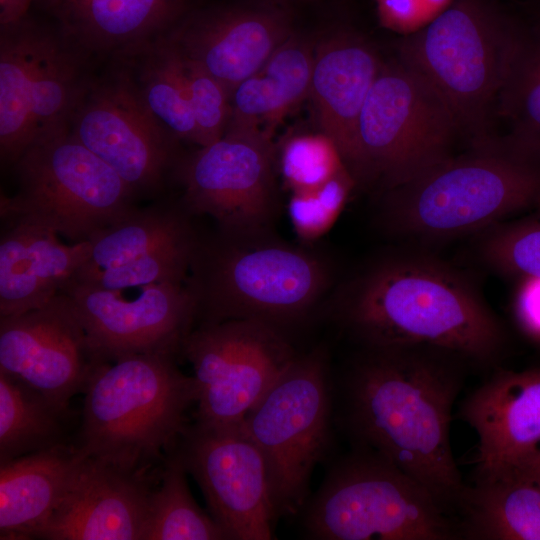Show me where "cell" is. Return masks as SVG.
<instances>
[{
	"instance_id": "1f68e13d",
	"label": "cell",
	"mask_w": 540,
	"mask_h": 540,
	"mask_svg": "<svg viewBox=\"0 0 540 540\" xmlns=\"http://www.w3.org/2000/svg\"><path fill=\"white\" fill-rule=\"evenodd\" d=\"M198 239L155 249L117 266L81 271L70 281L106 290L135 289L163 282H186Z\"/></svg>"
},
{
	"instance_id": "8fae6325",
	"label": "cell",
	"mask_w": 540,
	"mask_h": 540,
	"mask_svg": "<svg viewBox=\"0 0 540 540\" xmlns=\"http://www.w3.org/2000/svg\"><path fill=\"white\" fill-rule=\"evenodd\" d=\"M188 280L204 322L256 319L271 325L301 317L323 292L327 275L314 257L280 246L204 247Z\"/></svg>"
},
{
	"instance_id": "ab89813d",
	"label": "cell",
	"mask_w": 540,
	"mask_h": 540,
	"mask_svg": "<svg viewBox=\"0 0 540 540\" xmlns=\"http://www.w3.org/2000/svg\"><path fill=\"white\" fill-rule=\"evenodd\" d=\"M36 0H0L1 27L15 24L25 17Z\"/></svg>"
},
{
	"instance_id": "484cf974",
	"label": "cell",
	"mask_w": 540,
	"mask_h": 540,
	"mask_svg": "<svg viewBox=\"0 0 540 540\" xmlns=\"http://www.w3.org/2000/svg\"><path fill=\"white\" fill-rule=\"evenodd\" d=\"M460 539L540 540V486L517 478L475 481L458 512Z\"/></svg>"
},
{
	"instance_id": "f1b7e54d",
	"label": "cell",
	"mask_w": 540,
	"mask_h": 540,
	"mask_svg": "<svg viewBox=\"0 0 540 540\" xmlns=\"http://www.w3.org/2000/svg\"><path fill=\"white\" fill-rule=\"evenodd\" d=\"M188 212L184 204L179 207L166 202L134 207L89 240L90 257L78 272L117 266L160 247L195 238Z\"/></svg>"
},
{
	"instance_id": "9a60e30c",
	"label": "cell",
	"mask_w": 540,
	"mask_h": 540,
	"mask_svg": "<svg viewBox=\"0 0 540 540\" xmlns=\"http://www.w3.org/2000/svg\"><path fill=\"white\" fill-rule=\"evenodd\" d=\"M177 450L230 540L274 538L279 518L265 463L243 422L214 426L196 421L180 437Z\"/></svg>"
},
{
	"instance_id": "d590c367",
	"label": "cell",
	"mask_w": 540,
	"mask_h": 540,
	"mask_svg": "<svg viewBox=\"0 0 540 540\" xmlns=\"http://www.w3.org/2000/svg\"><path fill=\"white\" fill-rule=\"evenodd\" d=\"M183 63L185 85L197 131L196 144L206 146L222 138L226 132L231 114V94L198 64L184 57Z\"/></svg>"
},
{
	"instance_id": "4dcf8cb0",
	"label": "cell",
	"mask_w": 540,
	"mask_h": 540,
	"mask_svg": "<svg viewBox=\"0 0 540 540\" xmlns=\"http://www.w3.org/2000/svg\"><path fill=\"white\" fill-rule=\"evenodd\" d=\"M497 111L508 120L509 133L540 146V23L524 28Z\"/></svg>"
},
{
	"instance_id": "ba28073f",
	"label": "cell",
	"mask_w": 540,
	"mask_h": 540,
	"mask_svg": "<svg viewBox=\"0 0 540 540\" xmlns=\"http://www.w3.org/2000/svg\"><path fill=\"white\" fill-rule=\"evenodd\" d=\"M460 131L449 105L400 59L382 63L363 105L351 174L388 191L451 155Z\"/></svg>"
},
{
	"instance_id": "7c38bea8",
	"label": "cell",
	"mask_w": 540,
	"mask_h": 540,
	"mask_svg": "<svg viewBox=\"0 0 540 540\" xmlns=\"http://www.w3.org/2000/svg\"><path fill=\"white\" fill-rule=\"evenodd\" d=\"M181 351L197 388V422L242 423L296 355L269 323L256 319L203 322L185 338Z\"/></svg>"
},
{
	"instance_id": "5bb4252c",
	"label": "cell",
	"mask_w": 540,
	"mask_h": 540,
	"mask_svg": "<svg viewBox=\"0 0 540 540\" xmlns=\"http://www.w3.org/2000/svg\"><path fill=\"white\" fill-rule=\"evenodd\" d=\"M271 138L258 129L228 128L219 140L178 160L189 212L213 217L226 236L260 229L273 207Z\"/></svg>"
},
{
	"instance_id": "cb8c5ba5",
	"label": "cell",
	"mask_w": 540,
	"mask_h": 540,
	"mask_svg": "<svg viewBox=\"0 0 540 540\" xmlns=\"http://www.w3.org/2000/svg\"><path fill=\"white\" fill-rule=\"evenodd\" d=\"M87 457L72 442L1 464L0 539H33L71 487Z\"/></svg>"
},
{
	"instance_id": "4fadbf2b",
	"label": "cell",
	"mask_w": 540,
	"mask_h": 540,
	"mask_svg": "<svg viewBox=\"0 0 540 540\" xmlns=\"http://www.w3.org/2000/svg\"><path fill=\"white\" fill-rule=\"evenodd\" d=\"M68 125L136 197L157 195L179 160L177 139L150 111L126 65L103 79L88 80Z\"/></svg>"
},
{
	"instance_id": "83f0119b",
	"label": "cell",
	"mask_w": 540,
	"mask_h": 540,
	"mask_svg": "<svg viewBox=\"0 0 540 540\" xmlns=\"http://www.w3.org/2000/svg\"><path fill=\"white\" fill-rule=\"evenodd\" d=\"M126 63L146 105L177 139L197 143V131L184 79L183 57L168 35H161L118 57Z\"/></svg>"
},
{
	"instance_id": "d6a6232c",
	"label": "cell",
	"mask_w": 540,
	"mask_h": 540,
	"mask_svg": "<svg viewBox=\"0 0 540 540\" xmlns=\"http://www.w3.org/2000/svg\"><path fill=\"white\" fill-rule=\"evenodd\" d=\"M476 236L477 252L486 266L516 279H540V207Z\"/></svg>"
},
{
	"instance_id": "603a6c76",
	"label": "cell",
	"mask_w": 540,
	"mask_h": 540,
	"mask_svg": "<svg viewBox=\"0 0 540 540\" xmlns=\"http://www.w3.org/2000/svg\"><path fill=\"white\" fill-rule=\"evenodd\" d=\"M83 52L124 56L164 31L182 0H42Z\"/></svg>"
},
{
	"instance_id": "d4e9b609",
	"label": "cell",
	"mask_w": 540,
	"mask_h": 540,
	"mask_svg": "<svg viewBox=\"0 0 540 540\" xmlns=\"http://www.w3.org/2000/svg\"><path fill=\"white\" fill-rule=\"evenodd\" d=\"M314 51L311 42L292 34L234 89L227 129H258L272 136L283 118L310 96Z\"/></svg>"
},
{
	"instance_id": "74e56055",
	"label": "cell",
	"mask_w": 540,
	"mask_h": 540,
	"mask_svg": "<svg viewBox=\"0 0 540 540\" xmlns=\"http://www.w3.org/2000/svg\"><path fill=\"white\" fill-rule=\"evenodd\" d=\"M513 313L520 330L540 345V279H518Z\"/></svg>"
},
{
	"instance_id": "8992f818",
	"label": "cell",
	"mask_w": 540,
	"mask_h": 540,
	"mask_svg": "<svg viewBox=\"0 0 540 540\" xmlns=\"http://www.w3.org/2000/svg\"><path fill=\"white\" fill-rule=\"evenodd\" d=\"M302 510L315 540L460 539L457 521L420 482L358 446L332 465Z\"/></svg>"
},
{
	"instance_id": "6da1fadb",
	"label": "cell",
	"mask_w": 540,
	"mask_h": 540,
	"mask_svg": "<svg viewBox=\"0 0 540 540\" xmlns=\"http://www.w3.org/2000/svg\"><path fill=\"white\" fill-rule=\"evenodd\" d=\"M472 366L432 346L364 348L341 383V422L353 446L373 450L420 482L449 515L467 486L455 462L453 405Z\"/></svg>"
},
{
	"instance_id": "ac0fdd59",
	"label": "cell",
	"mask_w": 540,
	"mask_h": 540,
	"mask_svg": "<svg viewBox=\"0 0 540 540\" xmlns=\"http://www.w3.org/2000/svg\"><path fill=\"white\" fill-rule=\"evenodd\" d=\"M149 472L88 456L33 539L141 540L153 490Z\"/></svg>"
},
{
	"instance_id": "5b68a950",
	"label": "cell",
	"mask_w": 540,
	"mask_h": 540,
	"mask_svg": "<svg viewBox=\"0 0 540 540\" xmlns=\"http://www.w3.org/2000/svg\"><path fill=\"white\" fill-rule=\"evenodd\" d=\"M525 27L488 0H454L399 44L398 59L443 97L470 140L492 134L491 118Z\"/></svg>"
},
{
	"instance_id": "8d00e7d4",
	"label": "cell",
	"mask_w": 540,
	"mask_h": 540,
	"mask_svg": "<svg viewBox=\"0 0 540 540\" xmlns=\"http://www.w3.org/2000/svg\"><path fill=\"white\" fill-rule=\"evenodd\" d=\"M375 1L381 25L406 36L426 26L454 0Z\"/></svg>"
},
{
	"instance_id": "e575fe53",
	"label": "cell",
	"mask_w": 540,
	"mask_h": 540,
	"mask_svg": "<svg viewBox=\"0 0 540 540\" xmlns=\"http://www.w3.org/2000/svg\"><path fill=\"white\" fill-rule=\"evenodd\" d=\"M355 182L351 172L344 169L316 188L292 193L289 216L300 239L316 240L333 226Z\"/></svg>"
},
{
	"instance_id": "ffe728a7",
	"label": "cell",
	"mask_w": 540,
	"mask_h": 540,
	"mask_svg": "<svg viewBox=\"0 0 540 540\" xmlns=\"http://www.w3.org/2000/svg\"><path fill=\"white\" fill-rule=\"evenodd\" d=\"M292 34L279 10L229 8L194 18L168 37L184 58L210 73L232 95Z\"/></svg>"
},
{
	"instance_id": "f35d334b",
	"label": "cell",
	"mask_w": 540,
	"mask_h": 540,
	"mask_svg": "<svg viewBox=\"0 0 540 540\" xmlns=\"http://www.w3.org/2000/svg\"><path fill=\"white\" fill-rule=\"evenodd\" d=\"M503 477L522 479L540 486V439L515 466L495 478Z\"/></svg>"
},
{
	"instance_id": "277c9868",
	"label": "cell",
	"mask_w": 540,
	"mask_h": 540,
	"mask_svg": "<svg viewBox=\"0 0 540 540\" xmlns=\"http://www.w3.org/2000/svg\"><path fill=\"white\" fill-rule=\"evenodd\" d=\"M84 393L76 444L89 457L132 471H150L175 446L197 399L194 377L178 369L171 352L101 362Z\"/></svg>"
},
{
	"instance_id": "836d02e7",
	"label": "cell",
	"mask_w": 540,
	"mask_h": 540,
	"mask_svg": "<svg viewBox=\"0 0 540 540\" xmlns=\"http://www.w3.org/2000/svg\"><path fill=\"white\" fill-rule=\"evenodd\" d=\"M278 166L291 193L316 188L348 169L335 142L320 130L284 138L278 151Z\"/></svg>"
},
{
	"instance_id": "9c48e42d",
	"label": "cell",
	"mask_w": 540,
	"mask_h": 540,
	"mask_svg": "<svg viewBox=\"0 0 540 540\" xmlns=\"http://www.w3.org/2000/svg\"><path fill=\"white\" fill-rule=\"evenodd\" d=\"M321 349L296 356L243 425L258 447L278 518L300 512L332 440V385Z\"/></svg>"
},
{
	"instance_id": "2e32d148",
	"label": "cell",
	"mask_w": 540,
	"mask_h": 540,
	"mask_svg": "<svg viewBox=\"0 0 540 540\" xmlns=\"http://www.w3.org/2000/svg\"><path fill=\"white\" fill-rule=\"evenodd\" d=\"M68 294L98 358L114 361L146 352L177 353L198 311V298L186 282L139 288L134 296L70 281Z\"/></svg>"
},
{
	"instance_id": "4316f807",
	"label": "cell",
	"mask_w": 540,
	"mask_h": 540,
	"mask_svg": "<svg viewBox=\"0 0 540 540\" xmlns=\"http://www.w3.org/2000/svg\"><path fill=\"white\" fill-rule=\"evenodd\" d=\"M72 413L24 381L0 371V465L75 442Z\"/></svg>"
},
{
	"instance_id": "7402d4cb",
	"label": "cell",
	"mask_w": 540,
	"mask_h": 540,
	"mask_svg": "<svg viewBox=\"0 0 540 540\" xmlns=\"http://www.w3.org/2000/svg\"><path fill=\"white\" fill-rule=\"evenodd\" d=\"M0 239V317L38 308L60 293L90 257L89 241L65 244L55 232L21 220Z\"/></svg>"
},
{
	"instance_id": "7a4b0ae2",
	"label": "cell",
	"mask_w": 540,
	"mask_h": 540,
	"mask_svg": "<svg viewBox=\"0 0 540 540\" xmlns=\"http://www.w3.org/2000/svg\"><path fill=\"white\" fill-rule=\"evenodd\" d=\"M340 317L364 348L432 346L479 368L495 367L508 346L503 323L472 280L423 251L393 255L363 272Z\"/></svg>"
},
{
	"instance_id": "44dd1931",
	"label": "cell",
	"mask_w": 540,
	"mask_h": 540,
	"mask_svg": "<svg viewBox=\"0 0 540 540\" xmlns=\"http://www.w3.org/2000/svg\"><path fill=\"white\" fill-rule=\"evenodd\" d=\"M382 61L364 39L334 32L315 46L310 97L319 130L337 145L351 172L359 117Z\"/></svg>"
},
{
	"instance_id": "d6986e66",
	"label": "cell",
	"mask_w": 540,
	"mask_h": 540,
	"mask_svg": "<svg viewBox=\"0 0 540 540\" xmlns=\"http://www.w3.org/2000/svg\"><path fill=\"white\" fill-rule=\"evenodd\" d=\"M459 416L478 437L475 481L506 473L540 439V368L496 369L465 397Z\"/></svg>"
},
{
	"instance_id": "52a82bcc",
	"label": "cell",
	"mask_w": 540,
	"mask_h": 540,
	"mask_svg": "<svg viewBox=\"0 0 540 540\" xmlns=\"http://www.w3.org/2000/svg\"><path fill=\"white\" fill-rule=\"evenodd\" d=\"M18 189L1 197L4 221L45 227L72 242L89 241L135 206V194L69 125L35 139L14 164Z\"/></svg>"
},
{
	"instance_id": "e0dca14e",
	"label": "cell",
	"mask_w": 540,
	"mask_h": 540,
	"mask_svg": "<svg viewBox=\"0 0 540 540\" xmlns=\"http://www.w3.org/2000/svg\"><path fill=\"white\" fill-rule=\"evenodd\" d=\"M71 297L60 292L44 305L0 317V371L70 407L99 363Z\"/></svg>"
},
{
	"instance_id": "f546056e",
	"label": "cell",
	"mask_w": 540,
	"mask_h": 540,
	"mask_svg": "<svg viewBox=\"0 0 540 540\" xmlns=\"http://www.w3.org/2000/svg\"><path fill=\"white\" fill-rule=\"evenodd\" d=\"M177 449L164 459L153 488L141 540H230L228 533L195 502Z\"/></svg>"
},
{
	"instance_id": "3957f363",
	"label": "cell",
	"mask_w": 540,
	"mask_h": 540,
	"mask_svg": "<svg viewBox=\"0 0 540 540\" xmlns=\"http://www.w3.org/2000/svg\"><path fill=\"white\" fill-rule=\"evenodd\" d=\"M409 182L386 191L387 230L421 244L483 231L540 207V146L508 133L472 139Z\"/></svg>"
},
{
	"instance_id": "30bf717a",
	"label": "cell",
	"mask_w": 540,
	"mask_h": 540,
	"mask_svg": "<svg viewBox=\"0 0 540 540\" xmlns=\"http://www.w3.org/2000/svg\"><path fill=\"white\" fill-rule=\"evenodd\" d=\"M83 52L27 17L1 27L0 156L13 166L39 136L68 125L88 79Z\"/></svg>"
}]
</instances>
